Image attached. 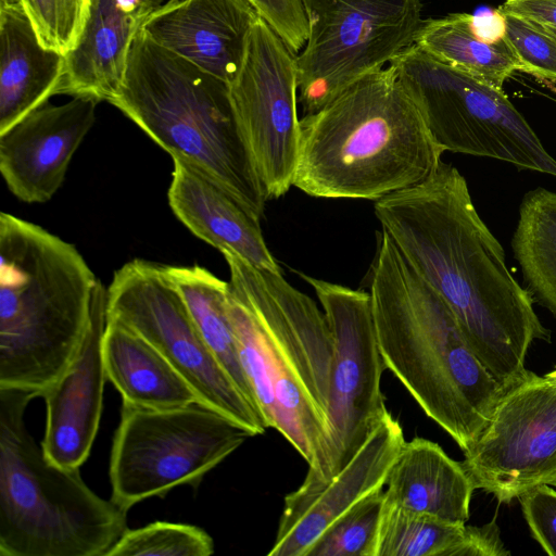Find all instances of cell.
Wrapping results in <instances>:
<instances>
[{
  "mask_svg": "<svg viewBox=\"0 0 556 556\" xmlns=\"http://www.w3.org/2000/svg\"><path fill=\"white\" fill-rule=\"evenodd\" d=\"M222 254L230 271L228 312L257 406L314 473L328 434L333 340L326 316L281 271Z\"/></svg>",
  "mask_w": 556,
  "mask_h": 556,
  "instance_id": "2",
  "label": "cell"
},
{
  "mask_svg": "<svg viewBox=\"0 0 556 556\" xmlns=\"http://www.w3.org/2000/svg\"><path fill=\"white\" fill-rule=\"evenodd\" d=\"M370 274L376 334L387 369L467 451L489 422L503 387L469 346L446 301L383 229Z\"/></svg>",
  "mask_w": 556,
  "mask_h": 556,
  "instance_id": "3",
  "label": "cell"
},
{
  "mask_svg": "<svg viewBox=\"0 0 556 556\" xmlns=\"http://www.w3.org/2000/svg\"><path fill=\"white\" fill-rule=\"evenodd\" d=\"M505 40L520 72L556 81V35L552 30L527 18L506 15Z\"/></svg>",
  "mask_w": 556,
  "mask_h": 556,
  "instance_id": "31",
  "label": "cell"
},
{
  "mask_svg": "<svg viewBox=\"0 0 556 556\" xmlns=\"http://www.w3.org/2000/svg\"><path fill=\"white\" fill-rule=\"evenodd\" d=\"M165 1V0H164Z\"/></svg>",
  "mask_w": 556,
  "mask_h": 556,
  "instance_id": "41",
  "label": "cell"
},
{
  "mask_svg": "<svg viewBox=\"0 0 556 556\" xmlns=\"http://www.w3.org/2000/svg\"><path fill=\"white\" fill-rule=\"evenodd\" d=\"M511 249L533 302L556 316V192L538 187L526 193Z\"/></svg>",
  "mask_w": 556,
  "mask_h": 556,
  "instance_id": "27",
  "label": "cell"
},
{
  "mask_svg": "<svg viewBox=\"0 0 556 556\" xmlns=\"http://www.w3.org/2000/svg\"><path fill=\"white\" fill-rule=\"evenodd\" d=\"M212 538L201 528L167 521L127 529L105 556H210Z\"/></svg>",
  "mask_w": 556,
  "mask_h": 556,
  "instance_id": "29",
  "label": "cell"
},
{
  "mask_svg": "<svg viewBox=\"0 0 556 556\" xmlns=\"http://www.w3.org/2000/svg\"><path fill=\"white\" fill-rule=\"evenodd\" d=\"M23 7L22 0H0V8Z\"/></svg>",
  "mask_w": 556,
  "mask_h": 556,
  "instance_id": "36",
  "label": "cell"
},
{
  "mask_svg": "<svg viewBox=\"0 0 556 556\" xmlns=\"http://www.w3.org/2000/svg\"><path fill=\"white\" fill-rule=\"evenodd\" d=\"M242 134L268 199L293 186L301 126L295 54L261 16L230 84Z\"/></svg>",
  "mask_w": 556,
  "mask_h": 556,
  "instance_id": "13",
  "label": "cell"
},
{
  "mask_svg": "<svg viewBox=\"0 0 556 556\" xmlns=\"http://www.w3.org/2000/svg\"><path fill=\"white\" fill-rule=\"evenodd\" d=\"M498 9L556 30V0H505Z\"/></svg>",
  "mask_w": 556,
  "mask_h": 556,
  "instance_id": "34",
  "label": "cell"
},
{
  "mask_svg": "<svg viewBox=\"0 0 556 556\" xmlns=\"http://www.w3.org/2000/svg\"><path fill=\"white\" fill-rule=\"evenodd\" d=\"M307 40L296 56L298 98L306 114L414 43L420 0H301Z\"/></svg>",
  "mask_w": 556,
  "mask_h": 556,
  "instance_id": "10",
  "label": "cell"
},
{
  "mask_svg": "<svg viewBox=\"0 0 556 556\" xmlns=\"http://www.w3.org/2000/svg\"><path fill=\"white\" fill-rule=\"evenodd\" d=\"M110 103L172 159L203 169L254 217L264 215L268 198L227 81L159 46L140 28Z\"/></svg>",
  "mask_w": 556,
  "mask_h": 556,
  "instance_id": "6",
  "label": "cell"
},
{
  "mask_svg": "<svg viewBox=\"0 0 556 556\" xmlns=\"http://www.w3.org/2000/svg\"><path fill=\"white\" fill-rule=\"evenodd\" d=\"M300 126L293 187L315 198L378 201L425 180L443 154L390 65L348 86Z\"/></svg>",
  "mask_w": 556,
  "mask_h": 556,
  "instance_id": "4",
  "label": "cell"
},
{
  "mask_svg": "<svg viewBox=\"0 0 556 556\" xmlns=\"http://www.w3.org/2000/svg\"><path fill=\"white\" fill-rule=\"evenodd\" d=\"M548 29H549V30H552V31H553V33H554V34L556 35V30H554V29H551V28H548Z\"/></svg>",
  "mask_w": 556,
  "mask_h": 556,
  "instance_id": "39",
  "label": "cell"
},
{
  "mask_svg": "<svg viewBox=\"0 0 556 556\" xmlns=\"http://www.w3.org/2000/svg\"><path fill=\"white\" fill-rule=\"evenodd\" d=\"M375 214L450 305L469 346L503 389L520 379L533 341L549 342L551 332L508 269L459 170L441 160L425 180L376 201Z\"/></svg>",
  "mask_w": 556,
  "mask_h": 556,
  "instance_id": "1",
  "label": "cell"
},
{
  "mask_svg": "<svg viewBox=\"0 0 556 556\" xmlns=\"http://www.w3.org/2000/svg\"><path fill=\"white\" fill-rule=\"evenodd\" d=\"M152 1H154L157 4H161L162 2H164V0H152Z\"/></svg>",
  "mask_w": 556,
  "mask_h": 556,
  "instance_id": "38",
  "label": "cell"
},
{
  "mask_svg": "<svg viewBox=\"0 0 556 556\" xmlns=\"http://www.w3.org/2000/svg\"><path fill=\"white\" fill-rule=\"evenodd\" d=\"M384 492L365 497L334 521L307 556H377Z\"/></svg>",
  "mask_w": 556,
  "mask_h": 556,
  "instance_id": "28",
  "label": "cell"
},
{
  "mask_svg": "<svg viewBox=\"0 0 556 556\" xmlns=\"http://www.w3.org/2000/svg\"><path fill=\"white\" fill-rule=\"evenodd\" d=\"M300 276L314 289L333 340L328 434L318 469L303 480L325 483L353 458L388 410L381 392L387 366L377 340L370 293Z\"/></svg>",
  "mask_w": 556,
  "mask_h": 556,
  "instance_id": "12",
  "label": "cell"
},
{
  "mask_svg": "<svg viewBox=\"0 0 556 556\" xmlns=\"http://www.w3.org/2000/svg\"><path fill=\"white\" fill-rule=\"evenodd\" d=\"M35 397L0 389V556H105L128 510L48 459L25 424Z\"/></svg>",
  "mask_w": 556,
  "mask_h": 556,
  "instance_id": "7",
  "label": "cell"
},
{
  "mask_svg": "<svg viewBox=\"0 0 556 556\" xmlns=\"http://www.w3.org/2000/svg\"><path fill=\"white\" fill-rule=\"evenodd\" d=\"M519 501L532 538L546 554L556 556V491L541 484L521 494Z\"/></svg>",
  "mask_w": 556,
  "mask_h": 556,
  "instance_id": "32",
  "label": "cell"
},
{
  "mask_svg": "<svg viewBox=\"0 0 556 556\" xmlns=\"http://www.w3.org/2000/svg\"><path fill=\"white\" fill-rule=\"evenodd\" d=\"M492 521L477 527L408 510L384 500L377 556H509Z\"/></svg>",
  "mask_w": 556,
  "mask_h": 556,
  "instance_id": "24",
  "label": "cell"
},
{
  "mask_svg": "<svg viewBox=\"0 0 556 556\" xmlns=\"http://www.w3.org/2000/svg\"><path fill=\"white\" fill-rule=\"evenodd\" d=\"M471 29L482 42H500L506 35V15L500 9H482L471 14Z\"/></svg>",
  "mask_w": 556,
  "mask_h": 556,
  "instance_id": "35",
  "label": "cell"
},
{
  "mask_svg": "<svg viewBox=\"0 0 556 556\" xmlns=\"http://www.w3.org/2000/svg\"><path fill=\"white\" fill-rule=\"evenodd\" d=\"M544 377H546L547 379L556 382V369L545 374Z\"/></svg>",
  "mask_w": 556,
  "mask_h": 556,
  "instance_id": "37",
  "label": "cell"
},
{
  "mask_svg": "<svg viewBox=\"0 0 556 556\" xmlns=\"http://www.w3.org/2000/svg\"><path fill=\"white\" fill-rule=\"evenodd\" d=\"M405 443L403 429L387 410L353 458L325 483H305L285 497L268 556H307L320 535L353 506L386 486Z\"/></svg>",
  "mask_w": 556,
  "mask_h": 556,
  "instance_id": "15",
  "label": "cell"
},
{
  "mask_svg": "<svg viewBox=\"0 0 556 556\" xmlns=\"http://www.w3.org/2000/svg\"><path fill=\"white\" fill-rule=\"evenodd\" d=\"M108 289L99 280L85 339L66 370L42 393L47 408L41 446L49 460L79 468L94 442L106 380L102 342L106 326Z\"/></svg>",
  "mask_w": 556,
  "mask_h": 556,
  "instance_id": "17",
  "label": "cell"
},
{
  "mask_svg": "<svg viewBox=\"0 0 556 556\" xmlns=\"http://www.w3.org/2000/svg\"><path fill=\"white\" fill-rule=\"evenodd\" d=\"M476 489L498 503L556 482V382L527 372L504 389L476 442L464 452Z\"/></svg>",
  "mask_w": 556,
  "mask_h": 556,
  "instance_id": "14",
  "label": "cell"
},
{
  "mask_svg": "<svg viewBox=\"0 0 556 556\" xmlns=\"http://www.w3.org/2000/svg\"><path fill=\"white\" fill-rule=\"evenodd\" d=\"M295 54L307 40V21L301 0H249Z\"/></svg>",
  "mask_w": 556,
  "mask_h": 556,
  "instance_id": "33",
  "label": "cell"
},
{
  "mask_svg": "<svg viewBox=\"0 0 556 556\" xmlns=\"http://www.w3.org/2000/svg\"><path fill=\"white\" fill-rule=\"evenodd\" d=\"M168 203L176 217L198 238L250 264L281 271L254 217L226 188L198 166L173 157Z\"/></svg>",
  "mask_w": 556,
  "mask_h": 556,
  "instance_id": "20",
  "label": "cell"
},
{
  "mask_svg": "<svg viewBox=\"0 0 556 556\" xmlns=\"http://www.w3.org/2000/svg\"><path fill=\"white\" fill-rule=\"evenodd\" d=\"M102 354L106 379L121 393L123 403L151 409L198 403L192 389L160 351L108 315Z\"/></svg>",
  "mask_w": 556,
  "mask_h": 556,
  "instance_id": "23",
  "label": "cell"
},
{
  "mask_svg": "<svg viewBox=\"0 0 556 556\" xmlns=\"http://www.w3.org/2000/svg\"><path fill=\"white\" fill-rule=\"evenodd\" d=\"M389 65L443 152L491 157L556 177V159L504 90L438 61L414 43Z\"/></svg>",
  "mask_w": 556,
  "mask_h": 556,
  "instance_id": "8",
  "label": "cell"
},
{
  "mask_svg": "<svg viewBox=\"0 0 556 556\" xmlns=\"http://www.w3.org/2000/svg\"><path fill=\"white\" fill-rule=\"evenodd\" d=\"M165 269L222 368L243 396L258 408L241 364L228 312L229 282L198 265H165Z\"/></svg>",
  "mask_w": 556,
  "mask_h": 556,
  "instance_id": "25",
  "label": "cell"
},
{
  "mask_svg": "<svg viewBox=\"0 0 556 556\" xmlns=\"http://www.w3.org/2000/svg\"><path fill=\"white\" fill-rule=\"evenodd\" d=\"M250 437L199 403L169 409L123 403L110 457L111 498L129 510L176 486H197Z\"/></svg>",
  "mask_w": 556,
  "mask_h": 556,
  "instance_id": "9",
  "label": "cell"
},
{
  "mask_svg": "<svg viewBox=\"0 0 556 556\" xmlns=\"http://www.w3.org/2000/svg\"><path fill=\"white\" fill-rule=\"evenodd\" d=\"M384 500L408 510L466 523L475 485L462 462L416 437L403 444L388 475Z\"/></svg>",
  "mask_w": 556,
  "mask_h": 556,
  "instance_id": "22",
  "label": "cell"
},
{
  "mask_svg": "<svg viewBox=\"0 0 556 556\" xmlns=\"http://www.w3.org/2000/svg\"><path fill=\"white\" fill-rule=\"evenodd\" d=\"M260 17L249 0H165L149 13L141 30L230 85Z\"/></svg>",
  "mask_w": 556,
  "mask_h": 556,
  "instance_id": "18",
  "label": "cell"
},
{
  "mask_svg": "<svg viewBox=\"0 0 556 556\" xmlns=\"http://www.w3.org/2000/svg\"><path fill=\"white\" fill-rule=\"evenodd\" d=\"M106 315L160 351L199 404L231 419L252 437L266 431L261 410L243 396L206 345L165 265L136 258L118 268L108 288Z\"/></svg>",
  "mask_w": 556,
  "mask_h": 556,
  "instance_id": "11",
  "label": "cell"
},
{
  "mask_svg": "<svg viewBox=\"0 0 556 556\" xmlns=\"http://www.w3.org/2000/svg\"><path fill=\"white\" fill-rule=\"evenodd\" d=\"M45 46L66 54L86 22L90 0H22Z\"/></svg>",
  "mask_w": 556,
  "mask_h": 556,
  "instance_id": "30",
  "label": "cell"
},
{
  "mask_svg": "<svg viewBox=\"0 0 556 556\" xmlns=\"http://www.w3.org/2000/svg\"><path fill=\"white\" fill-rule=\"evenodd\" d=\"M64 67L23 7L0 8V134L58 94Z\"/></svg>",
  "mask_w": 556,
  "mask_h": 556,
  "instance_id": "21",
  "label": "cell"
},
{
  "mask_svg": "<svg viewBox=\"0 0 556 556\" xmlns=\"http://www.w3.org/2000/svg\"><path fill=\"white\" fill-rule=\"evenodd\" d=\"M419 49L498 90L520 64L505 38L496 43L479 40L471 29V14L453 13L422 21L414 40Z\"/></svg>",
  "mask_w": 556,
  "mask_h": 556,
  "instance_id": "26",
  "label": "cell"
},
{
  "mask_svg": "<svg viewBox=\"0 0 556 556\" xmlns=\"http://www.w3.org/2000/svg\"><path fill=\"white\" fill-rule=\"evenodd\" d=\"M98 103L89 97L46 102L0 134V172L17 199L45 203L54 195L96 122Z\"/></svg>",
  "mask_w": 556,
  "mask_h": 556,
  "instance_id": "16",
  "label": "cell"
},
{
  "mask_svg": "<svg viewBox=\"0 0 556 556\" xmlns=\"http://www.w3.org/2000/svg\"><path fill=\"white\" fill-rule=\"evenodd\" d=\"M553 486H556V482L553 484Z\"/></svg>",
  "mask_w": 556,
  "mask_h": 556,
  "instance_id": "40",
  "label": "cell"
},
{
  "mask_svg": "<svg viewBox=\"0 0 556 556\" xmlns=\"http://www.w3.org/2000/svg\"><path fill=\"white\" fill-rule=\"evenodd\" d=\"M99 279L74 244L0 214V388L41 397L75 358Z\"/></svg>",
  "mask_w": 556,
  "mask_h": 556,
  "instance_id": "5",
  "label": "cell"
},
{
  "mask_svg": "<svg viewBox=\"0 0 556 556\" xmlns=\"http://www.w3.org/2000/svg\"><path fill=\"white\" fill-rule=\"evenodd\" d=\"M157 5L152 0H90L78 39L65 54L58 94L110 102L123 83L131 41Z\"/></svg>",
  "mask_w": 556,
  "mask_h": 556,
  "instance_id": "19",
  "label": "cell"
}]
</instances>
